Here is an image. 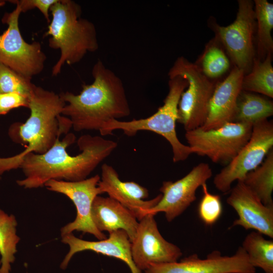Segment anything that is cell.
<instances>
[{
  "mask_svg": "<svg viewBox=\"0 0 273 273\" xmlns=\"http://www.w3.org/2000/svg\"><path fill=\"white\" fill-rule=\"evenodd\" d=\"M244 75L243 71L234 66L224 79L215 84L206 120L200 128L215 129L233 121Z\"/></svg>",
  "mask_w": 273,
  "mask_h": 273,
  "instance_id": "obj_17",
  "label": "cell"
},
{
  "mask_svg": "<svg viewBox=\"0 0 273 273\" xmlns=\"http://www.w3.org/2000/svg\"><path fill=\"white\" fill-rule=\"evenodd\" d=\"M17 222L14 215L0 209V273H10L15 259L17 245L20 239L16 234Z\"/></svg>",
  "mask_w": 273,
  "mask_h": 273,
  "instance_id": "obj_25",
  "label": "cell"
},
{
  "mask_svg": "<svg viewBox=\"0 0 273 273\" xmlns=\"http://www.w3.org/2000/svg\"><path fill=\"white\" fill-rule=\"evenodd\" d=\"M253 6L251 1L239 0L236 18L232 23L225 26L213 25L215 37L234 66L243 71L245 74L250 71L256 57L254 47L256 20Z\"/></svg>",
  "mask_w": 273,
  "mask_h": 273,
  "instance_id": "obj_9",
  "label": "cell"
},
{
  "mask_svg": "<svg viewBox=\"0 0 273 273\" xmlns=\"http://www.w3.org/2000/svg\"><path fill=\"white\" fill-rule=\"evenodd\" d=\"M58 0H20L9 1L16 5H18L22 12H26L34 8H37L43 15L48 23H50L49 11L51 7Z\"/></svg>",
  "mask_w": 273,
  "mask_h": 273,
  "instance_id": "obj_30",
  "label": "cell"
},
{
  "mask_svg": "<svg viewBox=\"0 0 273 273\" xmlns=\"http://www.w3.org/2000/svg\"><path fill=\"white\" fill-rule=\"evenodd\" d=\"M65 104L60 95L34 84L29 97V118L24 123L12 124L8 132L13 142L25 149L14 156L0 157V175L19 168L22 160L29 153L44 154L61 134L68 133L72 127L71 122L61 116Z\"/></svg>",
  "mask_w": 273,
  "mask_h": 273,
  "instance_id": "obj_3",
  "label": "cell"
},
{
  "mask_svg": "<svg viewBox=\"0 0 273 273\" xmlns=\"http://www.w3.org/2000/svg\"><path fill=\"white\" fill-rule=\"evenodd\" d=\"M201 187L203 195L199 204L198 215L205 224L211 225L218 220L222 213V206L220 197L210 193L206 184Z\"/></svg>",
  "mask_w": 273,
  "mask_h": 273,
  "instance_id": "obj_28",
  "label": "cell"
},
{
  "mask_svg": "<svg viewBox=\"0 0 273 273\" xmlns=\"http://www.w3.org/2000/svg\"><path fill=\"white\" fill-rule=\"evenodd\" d=\"M76 136L68 133L43 154L30 153L24 157L19 168L25 178L17 184L25 189H36L50 180L78 181L87 178L95 168L113 152L117 143L102 136L84 134L77 141L81 152L69 155L66 148L73 144Z\"/></svg>",
  "mask_w": 273,
  "mask_h": 273,
  "instance_id": "obj_1",
  "label": "cell"
},
{
  "mask_svg": "<svg viewBox=\"0 0 273 273\" xmlns=\"http://www.w3.org/2000/svg\"><path fill=\"white\" fill-rule=\"evenodd\" d=\"M271 55L272 53H268L261 61L255 58L250 71L243 77L242 90L273 98Z\"/></svg>",
  "mask_w": 273,
  "mask_h": 273,
  "instance_id": "obj_23",
  "label": "cell"
},
{
  "mask_svg": "<svg viewBox=\"0 0 273 273\" xmlns=\"http://www.w3.org/2000/svg\"><path fill=\"white\" fill-rule=\"evenodd\" d=\"M272 146V121L265 119L254 124L248 142L214 176L215 188L223 193L230 192L234 181H242L247 173L261 164Z\"/></svg>",
  "mask_w": 273,
  "mask_h": 273,
  "instance_id": "obj_10",
  "label": "cell"
},
{
  "mask_svg": "<svg viewBox=\"0 0 273 273\" xmlns=\"http://www.w3.org/2000/svg\"><path fill=\"white\" fill-rule=\"evenodd\" d=\"M101 176L98 186L101 194L118 201L129 210L139 221L147 212L160 200L162 194L149 200H144L149 195L148 190L134 181H122L112 166L104 163L101 167Z\"/></svg>",
  "mask_w": 273,
  "mask_h": 273,
  "instance_id": "obj_16",
  "label": "cell"
},
{
  "mask_svg": "<svg viewBox=\"0 0 273 273\" xmlns=\"http://www.w3.org/2000/svg\"><path fill=\"white\" fill-rule=\"evenodd\" d=\"M0 178H1V177H0Z\"/></svg>",
  "mask_w": 273,
  "mask_h": 273,
  "instance_id": "obj_32",
  "label": "cell"
},
{
  "mask_svg": "<svg viewBox=\"0 0 273 273\" xmlns=\"http://www.w3.org/2000/svg\"><path fill=\"white\" fill-rule=\"evenodd\" d=\"M195 64L208 78H217L230 68V60L219 41L215 37L207 43Z\"/></svg>",
  "mask_w": 273,
  "mask_h": 273,
  "instance_id": "obj_26",
  "label": "cell"
},
{
  "mask_svg": "<svg viewBox=\"0 0 273 273\" xmlns=\"http://www.w3.org/2000/svg\"><path fill=\"white\" fill-rule=\"evenodd\" d=\"M31 79L0 64V94L17 92L29 97L34 85Z\"/></svg>",
  "mask_w": 273,
  "mask_h": 273,
  "instance_id": "obj_27",
  "label": "cell"
},
{
  "mask_svg": "<svg viewBox=\"0 0 273 273\" xmlns=\"http://www.w3.org/2000/svg\"><path fill=\"white\" fill-rule=\"evenodd\" d=\"M21 107L29 108V97L17 92L0 94V116Z\"/></svg>",
  "mask_w": 273,
  "mask_h": 273,
  "instance_id": "obj_29",
  "label": "cell"
},
{
  "mask_svg": "<svg viewBox=\"0 0 273 273\" xmlns=\"http://www.w3.org/2000/svg\"><path fill=\"white\" fill-rule=\"evenodd\" d=\"M244 184L265 205L273 207V150L261 164L246 175Z\"/></svg>",
  "mask_w": 273,
  "mask_h": 273,
  "instance_id": "obj_21",
  "label": "cell"
},
{
  "mask_svg": "<svg viewBox=\"0 0 273 273\" xmlns=\"http://www.w3.org/2000/svg\"><path fill=\"white\" fill-rule=\"evenodd\" d=\"M252 126L231 122L215 129L187 131L185 138L193 153L206 156L214 163L228 164L249 141Z\"/></svg>",
  "mask_w": 273,
  "mask_h": 273,
  "instance_id": "obj_8",
  "label": "cell"
},
{
  "mask_svg": "<svg viewBox=\"0 0 273 273\" xmlns=\"http://www.w3.org/2000/svg\"><path fill=\"white\" fill-rule=\"evenodd\" d=\"M5 2L4 1H0V7H2L5 5Z\"/></svg>",
  "mask_w": 273,
  "mask_h": 273,
  "instance_id": "obj_31",
  "label": "cell"
},
{
  "mask_svg": "<svg viewBox=\"0 0 273 273\" xmlns=\"http://www.w3.org/2000/svg\"><path fill=\"white\" fill-rule=\"evenodd\" d=\"M145 273H255L246 251L240 246L231 256H222L217 250L201 259L193 254L179 262L150 265Z\"/></svg>",
  "mask_w": 273,
  "mask_h": 273,
  "instance_id": "obj_14",
  "label": "cell"
},
{
  "mask_svg": "<svg viewBox=\"0 0 273 273\" xmlns=\"http://www.w3.org/2000/svg\"><path fill=\"white\" fill-rule=\"evenodd\" d=\"M208 164L200 163L185 176L175 181H164L160 188L162 197L158 203L146 213L155 215L164 212L168 222L181 214L196 200L199 187L212 176Z\"/></svg>",
  "mask_w": 273,
  "mask_h": 273,
  "instance_id": "obj_13",
  "label": "cell"
},
{
  "mask_svg": "<svg viewBox=\"0 0 273 273\" xmlns=\"http://www.w3.org/2000/svg\"><path fill=\"white\" fill-rule=\"evenodd\" d=\"M254 4L257 54L255 58L261 61L273 50V5L266 0H255Z\"/></svg>",
  "mask_w": 273,
  "mask_h": 273,
  "instance_id": "obj_22",
  "label": "cell"
},
{
  "mask_svg": "<svg viewBox=\"0 0 273 273\" xmlns=\"http://www.w3.org/2000/svg\"><path fill=\"white\" fill-rule=\"evenodd\" d=\"M273 115V102L261 95L242 90L237 102L232 122L252 125Z\"/></svg>",
  "mask_w": 273,
  "mask_h": 273,
  "instance_id": "obj_20",
  "label": "cell"
},
{
  "mask_svg": "<svg viewBox=\"0 0 273 273\" xmlns=\"http://www.w3.org/2000/svg\"><path fill=\"white\" fill-rule=\"evenodd\" d=\"M243 249L251 264L261 268L265 273H273V241L265 239L257 231L248 234L243 243Z\"/></svg>",
  "mask_w": 273,
  "mask_h": 273,
  "instance_id": "obj_24",
  "label": "cell"
},
{
  "mask_svg": "<svg viewBox=\"0 0 273 273\" xmlns=\"http://www.w3.org/2000/svg\"><path fill=\"white\" fill-rule=\"evenodd\" d=\"M52 19L44 36H50L51 48L59 49L60 57L52 69V74L61 72L65 64L72 65L80 62L88 52L99 48L95 25L81 17V9L71 0H58L50 8Z\"/></svg>",
  "mask_w": 273,
  "mask_h": 273,
  "instance_id": "obj_4",
  "label": "cell"
},
{
  "mask_svg": "<svg viewBox=\"0 0 273 273\" xmlns=\"http://www.w3.org/2000/svg\"><path fill=\"white\" fill-rule=\"evenodd\" d=\"M100 180V176L96 174L81 181L51 179L44 184L49 190L66 195L76 207V218L61 229V236L76 231L92 234L99 240L107 238L103 233L96 228L91 216L93 201L96 196L101 194L98 186Z\"/></svg>",
  "mask_w": 273,
  "mask_h": 273,
  "instance_id": "obj_11",
  "label": "cell"
},
{
  "mask_svg": "<svg viewBox=\"0 0 273 273\" xmlns=\"http://www.w3.org/2000/svg\"><path fill=\"white\" fill-rule=\"evenodd\" d=\"M154 216L148 214L139 220L135 236L131 242L132 260L141 271L152 264L177 261L183 255L177 246L162 237Z\"/></svg>",
  "mask_w": 273,
  "mask_h": 273,
  "instance_id": "obj_12",
  "label": "cell"
},
{
  "mask_svg": "<svg viewBox=\"0 0 273 273\" xmlns=\"http://www.w3.org/2000/svg\"><path fill=\"white\" fill-rule=\"evenodd\" d=\"M168 75L180 76L188 83L178 102L177 122L184 126L186 131L201 128L206 120L216 84L195 63L183 57L176 60Z\"/></svg>",
  "mask_w": 273,
  "mask_h": 273,
  "instance_id": "obj_6",
  "label": "cell"
},
{
  "mask_svg": "<svg viewBox=\"0 0 273 273\" xmlns=\"http://www.w3.org/2000/svg\"><path fill=\"white\" fill-rule=\"evenodd\" d=\"M16 5L15 9L5 13L2 19L8 27L0 34V64L31 79L42 71L47 57L39 42L29 43L23 39L19 26L22 10Z\"/></svg>",
  "mask_w": 273,
  "mask_h": 273,
  "instance_id": "obj_7",
  "label": "cell"
},
{
  "mask_svg": "<svg viewBox=\"0 0 273 273\" xmlns=\"http://www.w3.org/2000/svg\"><path fill=\"white\" fill-rule=\"evenodd\" d=\"M230 192L226 202L238 216L230 228L239 225L273 238V207L264 205L242 181Z\"/></svg>",
  "mask_w": 273,
  "mask_h": 273,
  "instance_id": "obj_15",
  "label": "cell"
},
{
  "mask_svg": "<svg viewBox=\"0 0 273 273\" xmlns=\"http://www.w3.org/2000/svg\"><path fill=\"white\" fill-rule=\"evenodd\" d=\"M93 222L100 232L109 233L122 230L131 242L134 238L139 222L135 215L118 201L109 197L96 196L91 213Z\"/></svg>",
  "mask_w": 273,
  "mask_h": 273,
  "instance_id": "obj_19",
  "label": "cell"
},
{
  "mask_svg": "<svg viewBox=\"0 0 273 273\" xmlns=\"http://www.w3.org/2000/svg\"><path fill=\"white\" fill-rule=\"evenodd\" d=\"M92 75L93 82L83 85L79 94H60L66 103L62 115L69 118L76 131H99L108 121L130 114L121 79L100 60L94 65Z\"/></svg>",
  "mask_w": 273,
  "mask_h": 273,
  "instance_id": "obj_2",
  "label": "cell"
},
{
  "mask_svg": "<svg viewBox=\"0 0 273 273\" xmlns=\"http://www.w3.org/2000/svg\"><path fill=\"white\" fill-rule=\"evenodd\" d=\"M169 79L168 93L164 100L163 105L154 114L146 118L130 121L111 120L100 129L101 135L112 134L114 130L118 129L122 130L128 136H133L141 130L152 131L163 136L170 144L173 162L186 160L193 151L188 145L179 141L175 124L178 119V102L188 83L180 76L169 77Z\"/></svg>",
  "mask_w": 273,
  "mask_h": 273,
  "instance_id": "obj_5",
  "label": "cell"
},
{
  "mask_svg": "<svg viewBox=\"0 0 273 273\" xmlns=\"http://www.w3.org/2000/svg\"><path fill=\"white\" fill-rule=\"evenodd\" d=\"M61 237L62 242L69 246V251L61 265L62 268L66 267L75 254L89 250L121 260L128 266L131 273H141L132 260L131 242L124 230H119L110 233L108 238L98 241L83 240L77 238L72 233Z\"/></svg>",
  "mask_w": 273,
  "mask_h": 273,
  "instance_id": "obj_18",
  "label": "cell"
}]
</instances>
